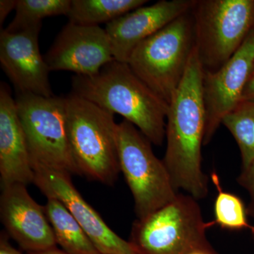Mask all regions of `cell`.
Listing matches in <instances>:
<instances>
[{
    "instance_id": "obj_16",
    "label": "cell",
    "mask_w": 254,
    "mask_h": 254,
    "mask_svg": "<svg viewBox=\"0 0 254 254\" xmlns=\"http://www.w3.org/2000/svg\"><path fill=\"white\" fill-rule=\"evenodd\" d=\"M57 245L67 254H101L79 223L60 200L47 198L44 205Z\"/></svg>"
},
{
    "instance_id": "obj_26",
    "label": "cell",
    "mask_w": 254,
    "mask_h": 254,
    "mask_svg": "<svg viewBox=\"0 0 254 254\" xmlns=\"http://www.w3.org/2000/svg\"><path fill=\"white\" fill-rule=\"evenodd\" d=\"M28 254H67L65 253V252H63V251L62 250H59V249L55 248V249H53V250L46 251V252H38V253Z\"/></svg>"
},
{
    "instance_id": "obj_6",
    "label": "cell",
    "mask_w": 254,
    "mask_h": 254,
    "mask_svg": "<svg viewBox=\"0 0 254 254\" xmlns=\"http://www.w3.org/2000/svg\"><path fill=\"white\" fill-rule=\"evenodd\" d=\"M191 13L204 71L231 59L254 28V0H195Z\"/></svg>"
},
{
    "instance_id": "obj_13",
    "label": "cell",
    "mask_w": 254,
    "mask_h": 254,
    "mask_svg": "<svg viewBox=\"0 0 254 254\" xmlns=\"http://www.w3.org/2000/svg\"><path fill=\"white\" fill-rule=\"evenodd\" d=\"M0 218L8 236L27 254L58 248L45 206L32 198L26 185L1 187Z\"/></svg>"
},
{
    "instance_id": "obj_27",
    "label": "cell",
    "mask_w": 254,
    "mask_h": 254,
    "mask_svg": "<svg viewBox=\"0 0 254 254\" xmlns=\"http://www.w3.org/2000/svg\"><path fill=\"white\" fill-rule=\"evenodd\" d=\"M254 68H253V71H252V76H254Z\"/></svg>"
},
{
    "instance_id": "obj_11",
    "label": "cell",
    "mask_w": 254,
    "mask_h": 254,
    "mask_svg": "<svg viewBox=\"0 0 254 254\" xmlns=\"http://www.w3.org/2000/svg\"><path fill=\"white\" fill-rule=\"evenodd\" d=\"M50 71L93 76L115 60L105 29L68 22L45 55Z\"/></svg>"
},
{
    "instance_id": "obj_5",
    "label": "cell",
    "mask_w": 254,
    "mask_h": 254,
    "mask_svg": "<svg viewBox=\"0 0 254 254\" xmlns=\"http://www.w3.org/2000/svg\"><path fill=\"white\" fill-rule=\"evenodd\" d=\"M197 200L180 193L163 208L132 225L129 242L136 254H189L211 246Z\"/></svg>"
},
{
    "instance_id": "obj_1",
    "label": "cell",
    "mask_w": 254,
    "mask_h": 254,
    "mask_svg": "<svg viewBox=\"0 0 254 254\" xmlns=\"http://www.w3.org/2000/svg\"><path fill=\"white\" fill-rule=\"evenodd\" d=\"M203 65L195 46L183 79L169 103L163 163L177 190L195 200L208 193V177L202 169L205 109Z\"/></svg>"
},
{
    "instance_id": "obj_15",
    "label": "cell",
    "mask_w": 254,
    "mask_h": 254,
    "mask_svg": "<svg viewBox=\"0 0 254 254\" xmlns=\"http://www.w3.org/2000/svg\"><path fill=\"white\" fill-rule=\"evenodd\" d=\"M0 179L1 187L13 184L27 186L35 179L16 101L3 83L0 86Z\"/></svg>"
},
{
    "instance_id": "obj_20",
    "label": "cell",
    "mask_w": 254,
    "mask_h": 254,
    "mask_svg": "<svg viewBox=\"0 0 254 254\" xmlns=\"http://www.w3.org/2000/svg\"><path fill=\"white\" fill-rule=\"evenodd\" d=\"M210 178L218 194L214 203V220L210 226L218 225L228 230L250 229L254 233V227L247 221V210L242 200L237 195L222 190L220 178L215 173H212Z\"/></svg>"
},
{
    "instance_id": "obj_25",
    "label": "cell",
    "mask_w": 254,
    "mask_h": 254,
    "mask_svg": "<svg viewBox=\"0 0 254 254\" xmlns=\"http://www.w3.org/2000/svg\"><path fill=\"white\" fill-rule=\"evenodd\" d=\"M189 254H218L214 250L212 246L205 247V248L200 249V250L193 251V252Z\"/></svg>"
},
{
    "instance_id": "obj_9",
    "label": "cell",
    "mask_w": 254,
    "mask_h": 254,
    "mask_svg": "<svg viewBox=\"0 0 254 254\" xmlns=\"http://www.w3.org/2000/svg\"><path fill=\"white\" fill-rule=\"evenodd\" d=\"M254 66L253 30L238 51L223 66L204 71L203 95L205 109L203 145L213 139L226 115L240 104Z\"/></svg>"
},
{
    "instance_id": "obj_19",
    "label": "cell",
    "mask_w": 254,
    "mask_h": 254,
    "mask_svg": "<svg viewBox=\"0 0 254 254\" xmlns=\"http://www.w3.org/2000/svg\"><path fill=\"white\" fill-rule=\"evenodd\" d=\"M71 0H17L16 14L5 30L10 33L23 31L42 24L44 18L50 16H67Z\"/></svg>"
},
{
    "instance_id": "obj_10",
    "label": "cell",
    "mask_w": 254,
    "mask_h": 254,
    "mask_svg": "<svg viewBox=\"0 0 254 254\" xmlns=\"http://www.w3.org/2000/svg\"><path fill=\"white\" fill-rule=\"evenodd\" d=\"M35 185L47 198L60 200L101 254H136L131 244L119 236L86 201L66 172L33 165Z\"/></svg>"
},
{
    "instance_id": "obj_14",
    "label": "cell",
    "mask_w": 254,
    "mask_h": 254,
    "mask_svg": "<svg viewBox=\"0 0 254 254\" xmlns=\"http://www.w3.org/2000/svg\"><path fill=\"white\" fill-rule=\"evenodd\" d=\"M195 0H160L141 6L106 24L115 60L127 63L133 50L182 15L190 11Z\"/></svg>"
},
{
    "instance_id": "obj_4",
    "label": "cell",
    "mask_w": 254,
    "mask_h": 254,
    "mask_svg": "<svg viewBox=\"0 0 254 254\" xmlns=\"http://www.w3.org/2000/svg\"><path fill=\"white\" fill-rule=\"evenodd\" d=\"M195 46L190 10L142 42L127 64L169 104L183 79Z\"/></svg>"
},
{
    "instance_id": "obj_24",
    "label": "cell",
    "mask_w": 254,
    "mask_h": 254,
    "mask_svg": "<svg viewBox=\"0 0 254 254\" xmlns=\"http://www.w3.org/2000/svg\"><path fill=\"white\" fill-rule=\"evenodd\" d=\"M242 100L254 102V75L251 76L244 91Z\"/></svg>"
},
{
    "instance_id": "obj_22",
    "label": "cell",
    "mask_w": 254,
    "mask_h": 254,
    "mask_svg": "<svg viewBox=\"0 0 254 254\" xmlns=\"http://www.w3.org/2000/svg\"><path fill=\"white\" fill-rule=\"evenodd\" d=\"M17 0H1L0 1V25H2L8 15L16 9Z\"/></svg>"
},
{
    "instance_id": "obj_21",
    "label": "cell",
    "mask_w": 254,
    "mask_h": 254,
    "mask_svg": "<svg viewBox=\"0 0 254 254\" xmlns=\"http://www.w3.org/2000/svg\"><path fill=\"white\" fill-rule=\"evenodd\" d=\"M238 180L240 185L245 187L250 192L252 198L250 214L254 215V163L247 170H243Z\"/></svg>"
},
{
    "instance_id": "obj_12",
    "label": "cell",
    "mask_w": 254,
    "mask_h": 254,
    "mask_svg": "<svg viewBox=\"0 0 254 254\" xmlns=\"http://www.w3.org/2000/svg\"><path fill=\"white\" fill-rule=\"evenodd\" d=\"M41 28L39 24L16 33L1 30L0 63L17 93L51 97L50 70L38 42Z\"/></svg>"
},
{
    "instance_id": "obj_23",
    "label": "cell",
    "mask_w": 254,
    "mask_h": 254,
    "mask_svg": "<svg viewBox=\"0 0 254 254\" xmlns=\"http://www.w3.org/2000/svg\"><path fill=\"white\" fill-rule=\"evenodd\" d=\"M8 237L6 232H1L0 235V254H23L10 244Z\"/></svg>"
},
{
    "instance_id": "obj_8",
    "label": "cell",
    "mask_w": 254,
    "mask_h": 254,
    "mask_svg": "<svg viewBox=\"0 0 254 254\" xmlns=\"http://www.w3.org/2000/svg\"><path fill=\"white\" fill-rule=\"evenodd\" d=\"M118 150L120 171L131 190L137 219H143L176 198L163 160L157 158L151 142L126 120L118 124Z\"/></svg>"
},
{
    "instance_id": "obj_17",
    "label": "cell",
    "mask_w": 254,
    "mask_h": 254,
    "mask_svg": "<svg viewBox=\"0 0 254 254\" xmlns=\"http://www.w3.org/2000/svg\"><path fill=\"white\" fill-rule=\"evenodd\" d=\"M146 0H71L67 15L69 22L99 26L144 6Z\"/></svg>"
},
{
    "instance_id": "obj_18",
    "label": "cell",
    "mask_w": 254,
    "mask_h": 254,
    "mask_svg": "<svg viewBox=\"0 0 254 254\" xmlns=\"http://www.w3.org/2000/svg\"><path fill=\"white\" fill-rule=\"evenodd\" d=\"M236 141L242 157V168L247 170L254 163V102L242 100L222 120Z\"/></svg>"
},
{
    "instance_id": "obj_28",
    "label": "cell",
    "mask_w": 254,
    "mask_h": 254,
    "mask_svg": "<svg viewBox=\"0 0 254 254\" xmlns=\"http://www.w3.org/2000/svg\"><path fill=\"white\" fill-rule=\"evenodd\" d=\"M253 31H254V29H253Z\"/></svg>"
},
{
    "instance_id": "obj_3",
    "label": "cell",
    "mask_w": 254,
    "mask_h": 254,
    "mask_svg": "<svg viewBox=\"0 0 254 254\" xmlns=\"http://www.w3.org/2000/svg\"><path fill=\"white\" fill-rule=\"evenodd\" d=\"M65 99L68 140L80 175L113 185L121 172L115 114L72 92Z\"/></svg>"
},
{
    "instance_id": "obj_2",
    "label": "cell",
    "mask_w": 254,
    "mask_h": 254,
    "mask_svg": "<svg viewBox=\"0 0 254 254\" xmlns=\"http://www.w3.org/2000/svg\"><path fill=\"white\" fill-rule=\"evenodd\" d=\"M72 93L133 124L151 143L163 145L169 104L133 72L113 60L93 76L76 75Z\"/></svg>"
},
{
    "instance_id": "obj_7",
    "label": "cell",
    "mask_w": 254,
    "mask_h": 254,
    "mask_svg": "<svg viewBox=\"0 0 254 254\" xmlns=\"http://www.w3.org/2000/svg\"><path fill=\"white\" fill-rule=\"evenodd\" d=\"M15 101L32 167L80 175L68 140L65 98L17 93Z\"/></svg>"
}]
</instances>
